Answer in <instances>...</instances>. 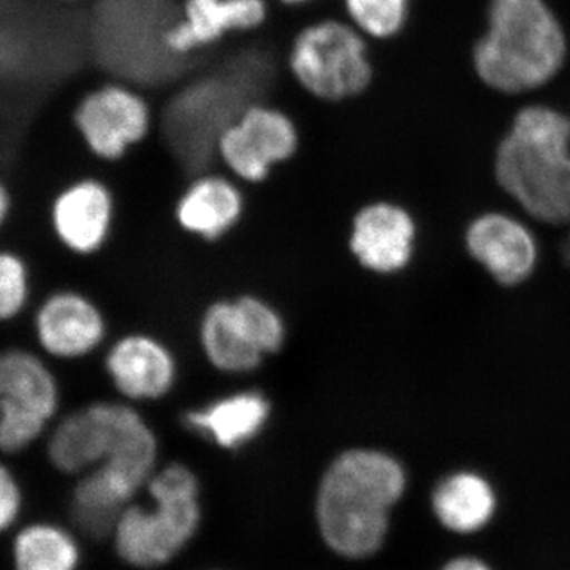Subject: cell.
<instances>
[{
    "label": "cell",
    "mask_w": 570,
    "mask_h": 570,
    "mask_svg": "<svg viewBox=\"0 0 570 570\" xmlns=\"http://www.w3.org/2000/svg\"><path fill=\"white\" fill-rule=\"evenodd\" d=\"M406 489L403 464L384 450L337 453L316 493L317 528L325 546L347 560L374 557L387 542L392 510Z\"/></svg>",
    "instance_id": "obj_1"
},
{
    "label": "cell",
    "mask_w": 570,
    "mask_h": 570,
    "mask_svg": "<svg viewBox=\"0 0 570 570\" xmlns=\"http://www.w3.org/2000/svg\"><path fill=\"white\" fill-rule=\"evenodd\" d=\"M568 58V31L549 0H490L471 56L483 86L527 96L557 80Z\"/></svg>",
    "instance_id": "obj_2"
},
{
    "label": "cell",
    "mask_w": 570,
    "mask_h": 570,
    "mask_svg": "<svg viewBox=\"0 0 570 570\" xmlns=\"http://www.w3.org/2000/svg\"><path fill=\"white\" fill-rule=\"evenodd\" d=\"M499 186L530 216L570 223V116L547 104L513 115L494 153Z\"/></svg>",
    "instance_id": "obj_3"
},
{
    "label": "cell",
    "mask_w": 570,
    "mask_h": 570,
    "mask_svg": "<svg viewBox=\"0 0 570 570\" xmlns=\"http://www.w3.org/2000/svg\"><path fill=\"white\" fill-rule=\"evenodd\" d=\"M285 70L306 97L330 105L362 99L377 75L373 43L330 10L296 29L285 51Z\"/></svg>",
    "instance_id": "obj_4"
},
{
    "label": "cell",
    "mask_w": 570,
    "mask_h": 570,
    "mask_svg": "<svg viewBox=\"0 0 570 570\" xmlns=\"http://www.w3.org/2000/svg\"><path fill=\"white\" fill-rule=\"evenodd\" d=\"M151 505H127L116 521L119 557L137 569H157L178 557L202 523L200 482L189 466L157 468L146 483Z\"/></svg>",
    "instance_id": "obj_5"
},
{
    "label": "cell",
    "mask_w": 570,
    "mask_h": 570,
    "mask_svg": "<svg viewBox=\"0 0 570 570\" xmlns=\"http://www.w3.org/2000/svg\"><path fill=\"white\" fill-rule=\"evenodd\" d=\"M43 445L52 469L71 478L116 456L159 460L156 431L134 404L122 400L91 401L62 412Z\"/></svg>",
    "instance_id": "obj_6"
},
{
    "label": "cell",
    "mask_w": 570,
    "mask_h": 570,
    "mask_svg": "<svg viewBox=\"0 0 570 570\" xmlns=\"http://www.w3.org/2000/svg\"><path fill=\"white\" fill-rule=\"evenodd\" d=\"M67 119L86 156L115 167L149 140L156 127V110L142 89L105 77L77 94Z\"/></svg>",
    "instance_id": "obj_7"
},
{
    "label": "cell",
    "mask_w": 570,
    "mask_h": 570,
    "mask_svg": "<svg viewBox=\"0 0 570 570\" xmlns=\"http://www.w3.org/2000/svg\"><path fill=\"white\" fill-rule=\"evenodd\" d=\"M62 414V385L52 362L33 347L0 348V455L43 444Z\"/></svg>",
    "instance_id": "obj_8"
},
{
    "label": "cell",
    "mask_w": 570,
    "mask_h": 570,
    "mask_svg": "<svg viewBox=\"0 0 570 570\" xmlns=\"http://www.w3.org/2000/svg\"><path fill=\"white\" fill-rule=\"evenodd\" d=\"M202 351L214 370L234 376L254 373L266 356L283 351L287 324L262 296L216 299L198 325Z\"/></svg>",
    "instance_id": "obj_9"
},
{
    "label": "cell",
    "mask_w": 570,
    "mask_h": 570,
    "mask_svg": "<svg viewBox=\"0 0 570 570\" xmlns=\"http://www.w3.org/2000/svg\"><path fill=\"white\" fill-rule=\"evenodd\" d=\"M302 146V129L295 116L281 105L255 99L217 134L214 156L236 181L261 187L295 160Z\"/></svg>",
    "instance_id": "obj_10"
},
{
    "label": "cell",
    "mask_w": 570,
    "mask_h": 570,
    "mask_svg": "<svg viewBox=\"0 0 570 570\" xmlns=\"http://www.w3.org/2000/svg\"><path fill=\"white\" fill-rule=\"evenodd\" d=\"M33 348L52 363L89 358L105 346L108 321L91 295L73 287H59L33 303Z\"/></svg>",
    "instance_id": "obj_11"
},
{
    "label": "cell",
    "mask_w": 570,
    "mask_h": 570,
    "mask_svg": "<svg viewBox=\"0 0 570 570\" xmlns=\"http://www.w3.org/2000/svg\"><path fill=\"white\" fill-rule=\"evenodd\" d=\"M118 198L102 176L82 174L63 181L48 202V227L66 253L92 257L110 242Z\"/></svg>",
    "instance_id": "obj_12"
},
{
    "label": "cell",
    "mask_w": 570,
    "mask_h": 570,
    "mask_svg": "<svg viewBox=\"0 0 570 570\" xmlns=\"http://www.w3.org/2000/svg\"><path fill=\"white\" fill-rule=\"evenodd\" d=\"M272 11L273 0H181L160 43L171 58H194L236 36L261 31Z\"/></svg>",
    "instance_id": "obj_13"
},
{
    "label": "cell",
    "mask_w": 570,
    "mask_h": 570,
    "mask_svg": "<svg viewBox=\"0 0 570 570\" xmlns=\"http://www.w3.org/2000/svg\"><path fill=\"white\" fill-rule=\"evenodd\" d=\"M105 374L122 401L149 403L170 395L178 381V360L159 337L129 333L105 352Z\"/></svg>",
    "instance_id": "obj_14"
},
{
    "label": "cell",
    "mask_w": 570,
    "mask_h": 570,
    "mask_svg": "<svg viewBox=\"0 0 570 570\" xmlns=\"http://www.w3.org/2000/svg\"><path fill=\"white\" fill-rule=\"evenodd\" d=\"M417 224L403 205L374 200L352 216L348 247L363 268L377 275H395L414 255Z\"/></svg>",
    "instance_id": "obj_15"
},
{
    "label": "cell",
    "mask_w": 570,
    "mask_h": 570,
    "mask_svg": "<svg viewBox=\"0 0 570 570\" xmlns=\"http://www.w3.org/2000/svg\"><path fill=\"white\" fill-rule=\"evenodd\" d=\"M245 187L224 170L194 176L176 198V224L186 234L205 242L225 238L245 217Z\"/></svg>",
    "instance_id": "obj_16"
},
{
    "label": "cell",
    "mask_w": 570,
    "mask_h": 570,
    "mask_svg": "<svg viewBox=\"0 0 570 570\" xmlns=\"http://www.w3.org/2000/svg\"><path fill=\"white\" fill-rule=\"evenodd\" d=\"M469 253L501 284H520L538 262L530 228L504 213L480 214L466 232Z\"/></svg>",
    "instance_id": "obj_17"
},
{
    "label": "cell",
    "mask_w": 570,
    "mask_h": 570,
    "mask_svg": "<svg viewBox=\"0 0 570 570\" xmlns=\"http://www.w3.org/2000/svg\"><path fill=\"white\" fill-rule=\"evenodd\" d=\"M272 412V401L261 390H236L189 409L183 422L187 430L216 448L239 450L264 433Z\"/></svg>",
    "instance_id": "obj_18"
},
{
    "label": "cell",
    "mask_w": 570,
    "mask_h": 570,
    "mask_svg": "<svg viewBox=\"0 0 570 570\" xmlns=\"http://www.w3.org/2000/svg\"><path fill=\"white\" fill-rule=\"evenodd\" d=\"M431 512L442 530L471 538L493 523L498 493L490 480L479 472H452L434 487Z\"/></svg>",
    "instance_id": "obj_19"
},
{
    "label": "cell",
    "mask_w": 570,
    "mask_h": 570,
    "mask_svg": "<svg viewBox=\"0 0 570 570\" xmlns=\"http://www.w3.org/2000/svg\"><path fill=\"white\" fill-rule=\"evenodd\" d=\"M17 570H77L80 549L69 531L52 523H33L14 539Z\"/></svg>",
    "instance_id": "obj_20"
},
{
    "label": "cell",
    "mask_w": 570,
    "mask_h": 570,
    "mask_svg": "<svg viewBox=\"0 0 570 570\" xmlns=\"http://www.w3.org/2000/svg\"><path fill=\"white\" fill-rule=\"evenodd\" d=\"M340 13L371 43L403 36L412 17V0H337Z\"/></svg>",
    "instance_id": "obj_21"
},
{
    "label": "cell",
    "mask_w": 570,
    "mask_h": 570,
    "mask_svg": "<svg viewBox=\"0 0 570 570\" xmlns=\"http://www.w3.org/2000/svg\"><path fill=\"white\" fill-rule=\"evenodd\" d=\"M36 303L31 262L14 247L0 245V328L20 322Z\"/></svg>",
    "instance_id": "obj_22"
},
{
    "label": "cell",
    "mask_w": 570,
    "mask_h": 570,
    "mask_svg": "<svg viewBox=\"0 0 570 570\" xmlns=\"http://www.w3.org/2000/svg\"><path fill=\"white\" fill-rule=\"evenodd\" d=\"M24 508V490L7 456L0 455V532L17 523Z\"/></svg>",
    "instance_id": "obj_23"
},
{
    "label": "cell",
    "mask_w": 570,
    "mask_h": 570,
    "mask_svg": "<svg viewBox=\"0 0 570 570\" xmlns=\"http://www.w3.org/2000/svg\"><path fill=\"white\" fill-rule=\"evenodd\" d=\"M438 570H494L485 558L478 554L463 553L449 558Z\"/></svg>",
    "instance_id": "obj_24"
},
{
    "label": "cell",
    "mask_w": 570,
    "mask_h": 570,
    "mask_svg": "<svg viewBox=\"0 0 570 570\" xmlns=\"http://www.w3.org/2000/svg\"><path fill=\"white\" fill-rule=\"evenodd\" d=\"M14 194L10 183L0 171V234L9 227L14 214Z\"/></svg>",
    "instance_id": "obj_25"
},
{
    "label": "cell",
    "mask_w": 570,
    "mask_h": 570,
    "mask_svg": "<svg viewBox=\"0 0 570 570\" xmlns=\"http://www.w3.org/2000/svg\"><path fill=\"white\" fill-rule=\"evenodd\" d=\"M47 6L56 7V9L71 10L81 9V7L91 6L96 0H40Z\"/></svg>",
    "instance_id": "obj_26"
},
{
    "label": "cell",
    "mask_w": 570,
    "mask_h": 570,
    "mask_svg": "<svg viewBox=\"0 0 570 570\" xmlns=\"http://www.w3.org/2000/svg\"><path fill=\"white\" fill-rule=\"evenodd\" d=\"M276 6L285 10H303L309 9V7L316 6L322 0H273Z\"/></svg>",
    "instance_id": "obj_27"
},
{
    "label": "cell",
    "mask_w": 570,
    "mask_h": 570,
    "mask_svg": "<svg viewBox=\"0 0 570 570\" xmlns=\"http://www.w3.org/2000/svg\"><path fill=\"white\" fill-rule=\"evenodd\" d=\"M564 255H566V258H568V262L570 265V236H569L568 243H566Z\"/></svg>",
    "instance_id": "obj_28"
}]
</instances>
